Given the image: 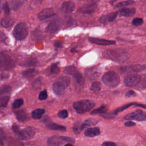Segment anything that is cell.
Segmentation results:
<instances>
[{
  "label": "cell",
  "mask_w": 146,
  "mask_h": 146,
  "mask_svg": "<svg viewBox=\"0 0 146 146\" xmlns=\"http://www.w3.org/2000/svg\"><path fill=\"white\" fill-rule=\"evenodd\" d=\"M103 56L106 58L110 60L123 62L128 59L129 54L123 50L113 49L105 51L103 53Z\"/></svg>",
  "instance_id": "cell-1"
},
{
  "label": "cell",
  "mask_w": 146,
  "mask_h": 146,
  "mask_svg": "<svg viewBox=\"0 0 146 146\" xmlns=\"http://www.w3.org/2000/svg\"><path fill=\"white\" fill-rule=\"evenodd\" d=\"M12 128L15 135L21 140L31 139L35 135V130L33 127H26L23 129H20L18 126H17L16 124H14Z\"/></svg>",
  "instance_id": "cell-2"
},
{
  "label": "cell",
  "mask_w": 146,
  "mask_h": 146,
  "mask_svg": "<svg viewBox=\"0 0 146 146\" xmlns=\"http://www.w3.org/2000/svg\"><path fill=\"white\" fill-rule=\"evenodd\" d=\"M102 80L107 86L115 87L120 83V78L116 72L113 71H110L103 75Z\"/></svg>",
  "instance_id": "cell-3"
},
{
  "label": "cell",
  "mask_w": 146,
  "mask_h": 146,
  "mask_svg": "<svg viewBox=\"0 0 146 146\" xmlns=\"http://www.w3.org/2000/svg\"><path fill=\"white\" fill-rule=\"evenodd\" d=\"M95 106V103L91 100H82L75 102L73 107L78 113H84L90 111Z\"/></svg>",
  "instance_id": "cell-4"
},
{
  "label": "cell",
  "mask_w": 146,
  "mask_h": 146,
  "mask_svg": "<svg viewBox=\"0 0 146 146\" xmlns=\"http://www.w3.org/2000/svg\"><path fill=\"white\" fill-rule=\"evenodd\" d=\"M13 34L17 39L22 40L28 34V27L25 23L21 22L15 26Z\"/></svg>",
  "instance_id": "cell-5"
},
{
  "label": "cell",
  "mask_w": 146,
  "mask_h": 146,
  "mask_svg": "<svg viewBox=\"0 0 146 146\" xmlns=\"http://www.w3.org/2000/svg\"><path fill=\"white\" fill-rule=\"evenodd\" d=\"M14 59L5 53H0V70H6L13 68L14 66Z\"/></svg>",
  "instance_id": "cell-6"
},
{
  "label": "cell",
  "mask_w": 146,
  "mask_h": 146,
  "mask_svg": "<svg viewBox=\"0 0 146 146\" xmlns=\"http://www.w3.org/2000/svg\"><path fill=\"white\" fill-rule=\"evenodd\" d=\"M64 73L67 75H70L73 76L76 83L80 85H82L84 82V79L82 74L74 66L66 67L63 71Z\"/></svg>",
  "instance_id": "cell-7"
},
{
  "label": "cell",
  "mask_w": 146,
  "mask_h": 146,
  "mask_svg": "<svg viewBox=\"0 0 146 146\" xmlns=\"http://www.w3.org/2000/svg\"><path fill=\"white\" fill-rule=\"evenodd\" d=\"M124 119L125 120H136L138 121H142L146 120V113L141 110H137L136 111L128 113L126 115Z\"/></svg>",
  "instance_id": "cell-8"
},
{
  "label": "cell",
  "mask_w": 146,
  "mask_h": 146,
  "mask_svg": "<svg viewBox=\"0 0 146 146\" xmlns=\"http://www.w3.org/2000/svg\"><path fill=\"white\" fill-rule=\"evenodd\" d=\"M141 80V77L137 74H130L124 79V83L128 87H133L137 85Z\"/></svg>",
  "instance_id": "cell-9"
},
{
  "label": "cell",
  "mask_w": 146,
  "mask_h": 146,
  "mask_svg": "<svg viewBox=\"0 0 146 146\" xmlns=\"http://www.w3.org/2000/svg\"><path fill=\"white\" fill-rule=\"evenodd\" d=\"M62 140L74 142V140L71 138H68L66 137L52 136L48 139L47 141V146H60L61 141Z\"/></svg>",
  "instance_id": "cell-10"
},
{
  "label": "cell",
  "mask_w": 146,
  "mask_h": 146,
  "mask_svg": "<svg viewBox=\"0 0 146 146\" xmlns=\"http://www.w3.org/2000/svg\"><path fill=\"white\" fill-rule=\"evenodd\" d=\"M62 25V22L59 18L52 19L47 27V31L50 33H54L59 30Z\"/></svg>",
  "instance_id": "cell-11"
},
{
  "label": "cell",
  "mask_w": 146,
  "mask_h": 146,
  "mask_svg": "<svg viewBox=\"0 0 146 146\" xmlns=\"http://www.w3.org/2000/svg\"><path fill=\"white\" fill-rule=\"evenodd\" d=\"M89 41L92 43L98 45H102V46H107V45H112L115 44L116 42L114 40H107L104 39H100V38H89Z\"/></svg>",
  "instance_id": "cell-12"
},
{
  "label": "cell",
  "mask_w": 146,
  "mask_h": 146,
  "mask_svg": "<svg viewBox=\"0 0 146 146\" xmlns=\"http://www.w3.org/2000/svg\"><path fill=\"white\" fill-rule=\"evenodd\" d=\"M55 15V13L52 9L47 8L42 10L38 14V17L40 20H44L48 18L52 17Z\"/></svg>",
  "instance_id": "cell-13"
},
{
  "label": "cell",
  "mask_w": 146,
  "mask_h": 146,
  "mask_svg": "<svg viewBox=\"0 0 146 146\" xmlns=\"http://www.w3.org/2000/svg\"><path fill=\"white\" fill-rule=\"evenodd\" d=\"M66 86L60 81L54 83L52 85V89L55 94L57 95H62L64 94Z\"/></svg>",
  "instance_id": "cell-14"
},
{
  "label": "cell",
  "mask_w": 146,
  "mask_h": 146,
  "mask_svg": "<svg viewBox=\"0 0 146 146\" xmlns=\"http://www.w3.org/2000/svg\"><path fill=\"white\" fill-rule=\"evenodd\" d=\"M117 13L118 12H113L109 13L107 15H104L100 17V18L99 19V21L103 24H106L108 22H112L116 18Z\"/></svg>",
  "instance_id": "cell-15"
},
{
  "label": "cell",
  "mask_w": 146,
  "mask_h": 146,
  "mask_svg": "<svg viewBox=\"0 0 146 146\" xmlns=\"http://www.w3.org/2000/svg\"><path fill=\"white\" fill-rule=\"evenodd\" d=\"M61 10L65 13H70L75 9V3L72 1H66L61 6Z\"/></svg>",
  "instance_id": "cell-16"
},
{
  "label": "cell",
  "mask_w": 146,
  "mask_h": 146,
  "mask_svg": "<svg viewBox=\"0 0 146 146\" xmlns=\"http://www.w3.org/2000/svg\"><path fill=\"white\" fill-rule=\"evenodd\" d=\"M100 131L98 127L88 128L84 132V134L87 137H94L100 134Z\"/></svg>",
  "instance_id": "cell-17"
},
{
  "label": "cell",
  "mask_w": 146,
  "mask_h": 146,
  "mask_svg": "<svg viewBox=\"0 0 146 146\" xmlns=\"http://www.w3.org/2000/svg\"><path fill=\"white\" fill-rule=\"evenodd\" d=\"M96 9V6L94 4L89 5L87 6H83L80 9H79V11L84 14H91L94 13Z\"/></svg>",
  "instance_id": "cell-18"
},
{
  "label": "cell",
  "mask_w": 146,
  "mask_h": 146,
  "mask_svg": "<svg viewBox=\"0 0 146 146\" xmlns=\"http://www.w3.org/2000/svg\"><path fill=\"white\" fill-rule=\"evenodd\" d=\"M136 12V10L134 8H123L119 11L120 15L124 17H131Z\"/></svg>",
  "instance_id": "cell-19"
},
{
  "label": "cell",
  "mask_w": 146,
  "mask_h": 146,
  "mask_svg": "<svg viewBox=\"0 0 146 146\" xmlns=\"http://www.w3.org/2000/svg\"><path fill=\"white\" fill-rule=\"evenodd\" d=\"M17 119L20 121H25L28 119V115L23 110H18L15 111Z\"/></svg>",
  "instance_id": "cell-20"
},
{
  "label": "cell",
  "mask_w": 146,
  "mask_h": 146,
  "mask_svg": "<svg viewBox=\"0 0 146 146\" xmlns=\"http://www.w3.org/2000/svg\"><path fill=\"white\" fill-rule=\"evenodd\" d=\"M46 126L47 128L52 130H58V131H65L66 129V128L64 126L54 123H48L46 124Z\"/></svg>",
  "instance_id": "cell-21"
},
{
  "label": "cell",
  "mask_w": 146,
  "mask_h": 146,
  "mask_svg": "<svg viewBox=\"0 0 146 146\" xmlns=\"http://www.w3.org/2000/svg\"><path fill=\"white\" fill-rule=\"evenodd\" d=\"M37 74H38L37 70L34 68L27 69L22 72L23 76L28 79H31L34 77Z\"/></svg>",
  "instance_id": "cell-22"
},
{
  "label": "cell",
  "mask_w": 146,
  "mask_h": 146,
  "mask_svg": "<svg viewBox=\"0 0 146 146\" xmlns=\"http://www.w3.org/2000/svg\"><path fill=\"white\" fill-rule=\"evenodd\" d=\"M37 63V60L34 58H29L25 59L23 62H22L21 65H22L25 67H30L35 66Z\"/></svg>",
  "instance_id": "cell-23"
},
{
  "label": "cell",
  "mask_w": 146,
  "mask_h": 146,
  "mask_svg": "<svg viewBox=\"0 0 146 146\" xmlns=\"http://www.w3.org/2000/svg\"><path fill=\"white\" fill-rule=\"evenodd\" d=\"M45 112V110L43 109H36L34 110L31 113V116L34 119H39L41 118L42 116Z\"/></svg>",
  "instance_id": "cell-24"
},
{
  "label": "cell",
  "mask_w": 146,
  "mask_h": 146,
  "mask_svg": "<svg viewBox=\"0 0 146 146\" xmlns=\"http://www.w3.org/2000/svg\"><path fill=\"white\" fill-rule=\"evenodd\" d=\"M14 23V20L10 18H5L1 19L0 22V24L6 28L11 27Z\"/></svg>",
  "instance_id": "cell-25"
},
{
  "label": "cell",
  "mask_w": 146,
  "mask_h": 146,
  "mask_svg": "<svg viewBox=\"0 0 146 146\" xmlns=\"http://www.w3.org/2000/svg\"><path fill=\"white\" fill-rule=\"evenodd\" d=\"M11 91V87L9 85H3L0 87V96H5L9 94Z\"/></svg>",
  "instance_id": "cell-26"
},
{
  "label": "cell",
  "mask_w": 146,
  "mask_h": 146,
  "mask_svg": "<svg viewBox=\"0 0 146 146\" xmlns=\"http://www.w3.org/2000/svg\"><path fill=\"white\" fill-rule=\"evenodd\" d=\"M108 110V107L106 106H102L98 108H96L93 110L91 112V115H95V114H100L103 113H106V111Z\"/></svg>",
  "instance_id": "cell-27"
},
{
  "label": "cell",
  "mask_w": 146,
  "mask_h": 146,
  "mask_svg": "<svg viewBox=\"0 0 146 146\" xmlns=\"http://www.w3.org/2000/svg\"><path fill=\"white\" fill-rule=\"evenodd\" d=\"M26 0H12L11 6L14 10L19 9Z\"/></svg>",
  "instance_id": "cell-28"
},
{
  "label": "cell",
  "mask_w": 146,
  "mask_h": 146,
  "mask_svg": "<svg viewBox=\"0 0 146 146\" xmlns=\"http://www.w3.org/2000/svg\"><path fill=\"white\" fill-rule=\"evenodd\" d=\"M101 89V84L99 82H94L91 86V90L94 92H99Z\"/></svg>",
  "instance_id": "cell-29"
},
{
  "label": "cell",
  "mask_w": 146,
  "mask_h": 146,
  "mask_svg": "<svg viewBox=\"0 0 146 146\" xmlns=\"http://www.w3.org/2000/svg\"><path fill=\"white\" fill-rule=\"evenodd\" d=\"M10 99V96L7 95L3 96L0 98V107H5Z\"/></svg>",
  "instance_id": "cell-30"
},
{
  "label": "cell",
  "mask_w": 146,
  "mask_h": 146,
  "mask_svg": "<svg viewBox=\"0 0 146 146\" xmlns=\"http://www.w3.org/2000/svg\"><path fill=\"white\" fill-rule=\"evenodd\" d=\"M23 104V100L20 98L14 101V102L12 105V107L14 109H17L19 108Z\"/></svg>",
  "instance_id": "cell-31"
},
{
  "label": "cell",
  "mask_w": 146,
  "mask_h": 146,
  "mask_svg": "<svg viewBox=\"0 0 146 146\" xmlns=\"http://www.w3.org/2000/svg\"><path fill=\"white\" fill-rule=\"evenodd\" d=\"M134 3V1H131V0H128L126 1H123L121 2H119L118 3H117L115 6L116 7H123V6H128L129 5H131L132 3Z\"/></svg>",
  "instance_id": "cell-32"
},
{
  "label": "cell",
  "mask_w": 146,
  "mask_h": 146,
  "mask_svg": "<svg viewBox=\"0 0 146 146\" xmlns=\"http://www.w3.org/2000/svg\"><path fill=\"white\" fill-rule=\"evenodd\" d=\"M50 72L52 74H57L60 72V68L56 64H53L51 67Z\"/></svg>",
  "instance_id": "cell-33"
},
{
  "label": "cell",
  "mask_w": 146,
  "mask_h": 146,
  "mask_svg": "<svg viewBox=\"0 0 146 146\" xmlns=\"http://www.w3.org/2000/svg\"><path fill=\"white\" fill-rule=\"evenodd\" d=\"M138 88H140L141 89L144 90L146 89V76L144 77L141 80H140V81L138 83Z\"/></svg>",
  "instance_id": "cell-34"
},
{
  "label": "cell",
  "mask_w": 146,
  "mask_h": 146,
  "mask_svg": "<svg viewBox=\"0 0 146 146\" xmlns=\"http://www.w3.org/2000/svg\"><path fill=\"white\" fill-rule=\"evenodd\" d=\"M143 20L140 18H135L132 21V23L134 26H139L143 24Z\"/></svg>",
  "instance_id": "cell-35"
},
{
  "label": "cell",
  "mask_w": 146,
  "mask_h": 146,
  "mask_svg": "<svg viewBox=\"0 0 146 146\" xmlns=\"http://www.w3.org/2000/svg\"><path fill=\"white\" fill-rule=\"evenodd\" d=\"M39 99L40 100H46L47 98V92L46 90H43L41 91L39 95Z\"/></svg>",
  "instance_id": "cell-36"
},
{
  "label": "cell",
  "mask_w": 146,
  "mask_h": 146,
  "mask_svg": "<svg viewBox=\"0 0 146 146\" xmlns=\"http://www.w3.org/2000/svg\"><path fill=\"white\" fill-rule=\"evenodd\" d=\"M58 115L60 118L65 119L68 116V112L66 110H63L59 111V112L58 113Z\"/></svg>",
  "instance_id": "cell-37"
},
{
  "label": "cell",
  "mask_w": 146,
  "mask_h": 146,
  "mask_svg": "<svg viewBox=\"0 0 146 146\" xmlns=\"http://www.w3.org/2000/svg\"><path fill=\"white\" fill-rule=\"evenodd\" d=\"M66 25L67 26H74L76 25V21L72 18H68L67 21H66Z\"/></svg>",
  "instance_id": "cell-38"
},
{
  "label": "cell",
  "mask_w": 146,
  "mask_h": 146,
  "mask_svg": "<svg viewBox=\"0 0 146 146\" xmlns=\"http://www.w3.org/2000/svg\"><path fill=\"white\" fill-rule=\"evenodd\" d=\"M132 105H135V104H134V103H131V104H128L124 105V106H122V107H120V108H117L116 110H115V111H114V113H115V114H116V113H117V112H120V111H123V110H125V109L127 108L128 107H129V106H132Z\"/></svg>",
  "instance_id": "cell-39"
},
{
  "label": "cell",
  "mask_w": 146,
  "mask_h": 146,
  "mask_svg": "<svg viewBox=\"0 0 146 146\" xmlns=\"http://www.w3.org/2000/svg\"><path fill=\"white\" fill-rule=\"evenodd\" d=\"M80 125L81 124H75V125L74 127V128H73L74 129V132L75 133L79 134L82 131L81 128H80Z\"/></svg>",
  "instance_id": "cell-40"
},
{
  "label": "cell",
  "mask_w": 146,
  "mask_h": 146,
  "mask_svg": "<svg viewBox=\"0 0 146 146\" xmlns=\"http://www.w3.org/2000/svg\"><path fill=\"white\" fill-rule=\"evenodd\" d=\"M41 84V80H40V78H37L35 79L33 83V86L35 88H39Z\"/></svg>",
  "instance_id": "cell-41"
},
{
  "label": "cell",
  "mask_w": 146,
  "mask_h": 146,
  "mask_svg": "<svg viewBox=\"0 0 146 146\" xmlns=\"http://www.w3.org/2000/svg\"><path fill=\"white\" fill-rule=\"evenodd\" d=\"M59 81L62 82L63 84H64L66 86H68V84H70V79L67 77H63Z\"/></svg>",
  "instance_id": "cell-42"
},
{
  "label": "cell",
  "mask_w": 146,
  "mask_h": 146,
  "mask_svg": "<svg viewBox=\"0 0 146 146\" xmlns=\"http://www.w3.org/2000/svg\"><path fill=\"white\" fill-rule=\"evenodd\" d=\"M5 139V134L4 131L0 128V144H2L4 140Z\"/></svg>",
  "instance_id": "cell-43"
},
{
  "label": "cell",
  "mask_w": 146,
  "mask_h": 146,
  "mask_svg": "<svg viewBox=\"0 0 146 146\" xmlns=\"http://www.w3.org/2000/svg\"><path fill=\"white\" fill-rule=\"evenodd\" d=\"M85 123H87L88 124H89L90 126L91 125H95L97 123V121L96 120L94 119H87L86 120L84 121Z\"/></svg>",
  "instance_id": "cell-44"
},
{
  "label": "cell",
  "mask_w": 146,
  "mask_h": 146,
  "mask_svg": "<svg viewBox=\"0 0 146 146\" xmlns=\"http://www.w3.org/2000/svg\"><path fill=\"white\" fill-rule=\"evenodd\" d=\"M135 96H136V93L132 90L128 91L125 93V96L126 98H130V97H133Z\"/></svg>",
  "instance_id": "cell-45"
},
{
  "label": "cell",
  "mask_w": 146,
  "mask_h": 146,
  "mask_svg": "<svg viewBox=\"0 0 146 146\" xmlns=\"http://www.w3.org/2000/svg\"><path fill=\"white\" fill-rule=\"evenodd\" d=\"M3 9L4 10V12L6 14H8L10 12V9H9V5H7V3H5L4 5H3Z\"/></svg>",
  "instance_id": "cell-46"
},
{
  "label": "cell",
  "mask_w": 146,
  "mask_h": 146,
  "mask_svg": "<svg viewBox=\"0 0 146 146\" xmlns=\"http://www.w3.org/2000/svg\"><path fill=\"white\" fill-rule=\"evenodd\" d=\"M102 146H116V145L113 142L106 141L102 144Z\"/></svg>",
  "instance_id": "cell-47"
},
{
  "label": "cell",
  "mask_w": 146,
  "mask_h": 146,
  "mask_svg": "<svg viewBox=\"0 0 146 146\" xmlns=\"http://www.w3.org/2000/svg\"><path fill=\"white\" fill-rule=\"evenodd\" d=\"M116 114L114 113V112H113L112 113H105V114H104L103 115V116L104 117H105V118H111V117H114V116Z\"/></svg>",
  "instance_id": "cell-48"
},
{
  "label": "cell",
  "mask_w": 146,
  "mask_h": 146,
  "mask_svg": "<svg viewBox=\"0 0 146 146\" xmlns=\"http://www.w3.org/2000/svg\"><path fill=\"white\" fill-rule=\"evenodd\" d=\"M125 126L126 127H132V126H134L135 125V123L132 121H127L125 123Z\"/></svg>",
  "instance_id": "cell-49"
},
{
  "label": "cell",
  "mask_w": 146,
  "mask_h": 146,
  "mask_svg": "<svg viewBox=\"0 0 146 146\" xmlns=\"http://www.w3.org/2000/svg\"><path fill=\"white\" fill-rule=\"evenodd\" d=\"M54 45L55 47H59L62 46V42H59V41H56L54 43Z\"/></svg>",
  "instance_id": "cell-50"
},
{
  "label": "cell",
  "mask_w": 146,
  "mask_h": 146,
  "mask_svg": "<svg viewBox=\"0 0 146 146\" xmlns=\"http://www.w3.org/2000/svg\"><path fill=\"white\" fill-rule=\"evenodd\" d=\"M137 106L142 107L143 108H145L146 109V104H136Z\"/></svg>",
  "instance_id": "cell-51"
},
{
  "label": "cell",
  "mask_w": 146,
  "mask_h": 146,
  "mask_svg": "<svg viewBox=\"0 0 146 146\" xmlns=\"http://www.w3.org/2000/svg\"><path fill=\"white\" fill-rule=\"evenodd\" d=\"M64 146H74L72 144H70V143H68V144H66L64 145Z\"/></svg>",
  "instance_id": "cell-52"
},
{
  "label": "cell",
  "mask_w": 146,
  "mask_h": 146,
  "mask_svg": "<svg viewBox=\"0 0 146 146\" xmlns=\"http://www.w3.org/2000/svg\"><path fill=\"white\" fill-rule=\"evenodd\" d=\"M2 9H3V7H2V5L0 4V13H1V11H2Z\"/></svg>",
  "instance_id": "cell-53"
}]
</instances>
